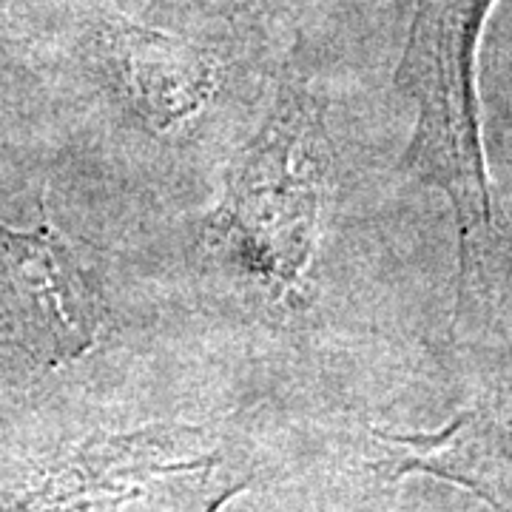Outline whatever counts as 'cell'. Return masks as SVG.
I'll return each instance as SVG.
<instances>
[{
	"instance_id": "cell-5",
	"label": "cell",
	"mask_w": 512,
	"mask_h": 512,
	"mask_svg": "<svg viewBox=\"0 0 512 512\" xmlns=\"http://www.w3.org/2000/svg\"><path fill=\"white\" fill-rule=\"evenodd\" d=\"M387 476L407 473L467 487L498 512H512V379L490 387L439 433H373Z\"/></svg>"
},
{
	"instance_id": "cell-4",
	"label": "cell",
	"mask_w": 512,
	"mask_h": 512,
	"mask_svg": "<svg viewBox=\"0 0 512 512\" xmlns=\"http://www.w3.org/2000/svg\"><path fill=\"white\" fill-rule=\"evenodd\" d=\"M0 279L18 330L49 365L80 359L106 328L100 285L49 214L32 228L0 222Z\"/></svg>"
},
{
	"instance_id": "cell-2",
	"label": "cell",
	"mask_w": 512,
	"mask_h": 512,
	"mask_svg": "<svg viewBox=\"0 0 512 512\" xmlns=\"http://www.w3.org/2000/svg\"><path fill=\"white\" fill-rule=\"evenodd\" d=\"M495 0H416L396 89L413 103L416 128L402 165L441 191L456 217L458 302L501 248L481 146L476 57Z\"/></svg>"
},
{
	"instance_id": "cell-1",
	"label": "cell",
	"mask_w": 512,
	"mask_h": 512,
	"mask_svg": "<svg viewBox=\"0 0 512 512\" xmlns=\"http://www.w3.org/2000/svg\"><path fill=\"white\" fill-rule=\"evenodd\" d=\"M328 174L322 106L305 80L285 77L205 222L211 271L265 308L299 302L319 248Z\"/></svg>"
},
{
	"instance_id": "cell-3",
	"label": "cell",
	"mask_w": 512,
	"mask_h": 512,
	"mask_svg": "<svg viewBox=\"0 0 512 512\" xmlns=\"http://www.w3.org/2000/svg\"><path fill=\"white\" fill-rule=\"evenodd\" d=\"M248 484L251 470L205 427L151 424L94 433L0 481V512H220Z\"/></svg>"
},
{
	"instance_id": "cell-6",
	"label": "cell",
	"mask_w": 512,
	"mask_h": 512,
	"mask_svg": "<svg viewBox=\"0 0 512 512\" xmlns=\"http://www.w3.org/2000/svg\"><path fill=\"white\" fill-rule=\"evenodd\" d=\"M114 69L131 109L157 134L188 128L217 94V69L208 57L140 29L114 37Z\"/></svg>"
}]
</instances>
